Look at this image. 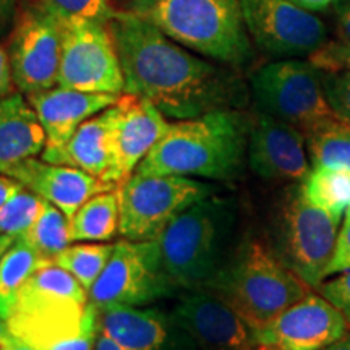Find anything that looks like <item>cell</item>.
<instances>
[{"label":"cell","instance_id":"d6a6232c","mask_svg":"<svg viewBox=\"0 0 350 350\" xmlns=\"http://www.w3.org/2000/svg\"><path fill=\"white\" fill-rule=\"evenodd\" d=\"M308 59L323 70H350V42L342 41V39L326 42Z\"/></svg>","mask_w":350,"mask_h":350},{"label":"cell","instance_id":"d4e9b609","mask_svg":"<svg viewBox=\"0 0 350 350\" xmlns=\"http://www.w3.org/2000/svg\"><path fill=\"white\" fill-rule=\"evenodd\" d=\"M44 262L41 255L26 242L15 239L0 260V317L5 319L15 305L20 288Z\"/></svg>","mask_w":350,"mask_h":350},{"label":"cell","instance_id":"d6986e66","mask_svg":"<svg viewBox=\"0 0 350 350\" xmlns=\"http://www.w3.org/2000/svg\"><path fill=\"white\" fill-rule=\"evenodd\" d=\"M122 94L85 93L54 86L51 90L28 94V100L36 111L39 122L46 131L44 151L60 150L73 133L96 113L106 111L120 99Z\"/></svg>","mask_w":350,"mask_h":350},{"label":"cell","instance_id":"d590c367","mask_svg":"<svg viewBox=\"0 0 350 350\" xmlns=\"http://www.w3.org/2000/svg\"><path fill=\"white\" fill-rule=\"evenodd\" d=\"M334 12L340 39L350 42V0H336Z\"/></svg>","mask_w":350,"mask_h":350},{"label":"cell","instance_id":"2e32d148","mask_svg":"<svg viewBox=\"0 0 350 350\" xmlns=\"http://www.w3.org/2000/svg\"><path fill=\"white\" fill-rule=\"evenodd\" d=\"M175 319L203 350H256L247 321L208 288L190 291L183 297Z\"/></svg>","mask_w":350,"mask_h":350},{"label":"cell","instance_id":"ab89813d","mask_svg":"<svg viewBox=\"0 0 350 350\" xmlns=\"http://www.w3.org/2000/svg\"><path fill=\"white\" fill-rule=\"evenodd\" d=\"M10 339H12V332L8 329L5 319L0 317V350L7 347V344L10 342Z\"/></svg>","mask_w":350,"mask_h":350},{"label":"cell","instance_id":"7c38bea8","mask_svg":"<svg viewBox=\"0 0 350 350\" xmlns=\"http://www.w3.org/2000/svg\"><path fill=\"white\" fill-rule=\"evenodd\" d=\"M247 31L274 59H304L327 42L325 21L291 0H240Z\"/></svg>","mask_w":350,"mask_h":350},{"label":"cell","instance_id":"4fadbf2b","mask_svg":"<svg viewBox=\"0 0 350 350\" xmlns=\"http://www.w3.org/2000/svg\"><path fill=\"white\" fill-rule=\"evenodd\" d=\"M8 57L13 81L21 93L28 96L57 86L62 59V23L41 3L29 7L12 34Z\"/></svg>","mask_w":350,"mask_h":350},{"label":"cell","instance_id":"b9f144b4","mask_svg":"<svg viewBox=\"0 0 350 350\" xmlns=\"http://www.w3.org/2000/svg\"><path fill=\"white\" fill-rule=\"evenodd\" d=\"M3 350H36V349L31 347V345L26 344L25 340H21L20 338H16V336L12 334L10 342L7 344V347Z\"/></svg>","mask_w":350,"mask_h":350},{"label":"cell","instance_id":"603a6c76","mask_svg":"<svg viewBox=\"0 0 350 350\" xmlns=\"http://www.w3.org/2000/svg\"><path fill=\"white\" fill-rule=\"evenodd\" d=\"M119 188L103 191L86 201L70 219L72 242H109L119 234Z\"/></svg>","mask_w":350,"mask_h":350},{"label":"cell","instance_id":"4dcf8cb0","mask_svg":"<svg viewBox=\"0 0 350 350\" xmlns=\"http://www.w3.org/2000/svg\"><path fill=\"white\" fill-rule=\"evenodd\" d=\"M323 90L336 119L350 126V70H323Z\"/></svg>","mask_w":350,"mask_h":350},{"label":"cell","instance_id":"f35d334b","mask_svg":"<svg viewBox=\"0 0 350 350\" xmlns=\"http://www.w3.org/2000/svg\"><path fill=\"white\" fill-rule=\"evenodd\" d=\"M94 350H125L124 347H120L119 344L116 342V340H112L109 336L103 334V332H99L98 336V340H96V349Z\"/></svg>","mask_w":350,"mask_h":350},{"label":"cell","instance_id":"3957f363","mask_svg":"<svg viewBox=\"0 0 350 350\" xmlns=\"http://www.w3.org/2000/svg\"><path fill=\"white\" fill-rule=\"evenodd\" d=\"M248 133L250 125L245 117L230 109L169 122L135 174L232 180L242 170Z\"/></svg>","mask_w":350,"mask_h":350},{"label":"cell","instance_id":"4316f807","mask_svg":"<svg viewBox=\"0 0 350 350\" xmlns=\"http://www.w3.org/2000/svg\"><path fill=\"white\" fill-rule=\"evenodd\" d=\"M113 247L116 243L107 242H81L68 245L52 262L68 271L81 284L83 288L90 292L99 275L103 274L107 261L111 260Z\"/></svg>","mask_w":350,"mask_h":350},{"label":"cell","instance_id":"5b68a950","mask_svg":"<svg viewBox=\"0 0 350 350\" xmlns=\"http://www.w3.org/2000/svg\"><path fill=\"white\" fill-rule=\"evenodd\" d=\"M208 291L256 329L308 295L312 287L266 245L247 240L229 255Z\"/></svg>","mask_w":350,"mask_h":350},{"label":"cell","instance_id":"f6af8a7d","mask_svg":"<svg viewBox=\"0 0 350 350\" xmlns=\"http://www.w3.org/2000/svg\"><path fill=\"white\" fill-rule=\"evenodd\" d=\"M0 2H2V0H0Z\"/></svg>","mask_w":350,"mask_h":350},{"label":"cell","instance_id":"277c9868","mask_svg":"<svg viewBox=\"0 0 350 350\" xmlns=\"http://www.w3.org/2000/svg\"><path fill=\"white\" fill-rule=\"evenodd\" d=\"M129 12L211 60L242 65L253 55L240 0H131Z\"/></svg>","mask_w":350,"mask_h":350},{"label":"cell","instance_id":"30bf717a","mask_svg":"<svg viewBox=\"0 0 350 350\" xmlns=\"http://www.w3.org/2000/svg\"><path fill=\"white\" fill-rule=\"evenodd\" d=\"M57 86L85 93H124V70L107 25L81 16L64 21Z\"/></svg>","mask_w":350,"mask_h":350},{"label":"cell","instance_id":"74e56055","mask_svg":"<svg viewBox=\"0 0 350 350\" xmlns=\"http://www.w3.org/2000/svg\"><path fill=\"white\" fill-rule=\"evenodd\" d=\"M291 2L301 8H305V10L308 12H321L329 5H332L336 0H291Z\"/></svg>","mask_w":350,"mask_h":350},{"label":"cell","instance_id":"f1b7e54d","mask_svg":"<svg viewBox=\"0 0 350 350\" xmlns=\"http://www.w3.org/2000/svg\"><path fill=\"white\" fill-rule=\"evenodd\" d=\"M44 204L46 200H42L29 188L21 187L0 208V234L10 235L13 239L23 237L42 213Z\"/></svg>","mask_w":350,"mask_h":350},{"label":"cell","instance_id":"484cf974","mask_svg":"<svg viewBox=\"0 0 350 350\" xmlns=\"http://www.w3.org/2000/svg\"><path fill=\"white\" fill-rule=\"evenodd\" d=\"M312 167L350 170V126L338 119L318 126L306 137Z\"/></svg>","mask_w":350,"mask_h":350},{"label":"cell","instance_id":"5bb4252c","mask_svg":"<svg viewBox=\"0 0 350 350\" xmlns=\"http://www.w3.org/2000/svg\"><path fill=\"white\" fill-rule=\"evenodd\" d=\"M342 313L310 292L269 323L253 329L256 350H319L347 334Z\"/></svg>","mask_w":350,"mask_h":350},{"label":"cell","instance_id":"9c48e42d","mask_svg":"<svg viewBox=\"0 0 350 350\" xmlns=\"http://www.w3.org/2000/svg\"><path fill=\"white\" fill-rule=\"evenodd\" d=\"M157 240H120L103 274L88 292L98 310L116 305L142 306L169 295L174 288Z\"/></svg>","mask_w":350,"mask_h":350},{"label":"cell","instance_id":"7bdbcfd3","mask_svg":"<svg viewBox=\"0 0 350 350\" xmlns=\"http://www.w3.org/2000/svg\"><path fill=\"white\" fill-rule=\"evenodd\" d=\"M13 237H10V235H3L0 234V260H2V256L5 255V252L10 248V245L13 243Z\"/></svg>","mask_w":350,"mask_h":350},{"label":"cell","instance_id":"f546056e","mask_svg":"<svg viewBox=\"0 0 350 350\" xmlns=\"http://www.w3.org/2000/svg\"><path fill=\"white\" fill-rule=\"evenodd\" d=\"M39 3L60 23L73 16H81L107 25L117 15L109 0H41Z\"/></svg>","mask_w":350,"mask_h":350},{"label":"cell","instance_id":"83f0119b","mask_svg":"<svg viewBox=\"0 0 350 350\" xmlns=\"http://www.w3.org/2000/svg\"><path fill=\"white\" fill-rule=\"evenodd\" d=\"M21 239L31 245L42 260L54 261V258L72 243L70 219L59 208L46 201L36 222Z\"/></svg>","mask_w":350,"mask_h":350},{"label":"cell","instance_id":"e575fe53","mask_svg":"<svg viewBox=\"0 0 350 350\" xmlns=\"http://www.w3.org/2000/svg\"><path fill=\"white\" fill-rule=\"evenodd\" d=\"M13 90H15V81H13L10 57L0 46V98L13 94Z\"/></svg>","mask_w":350,"mask_h":350},{"label":"cell","instance_id":"ba28073f","mask_svg":"<svg viewBox=\"0 0 350 350\" xmlns=\"http://www.w3.org/2000/svg\"><path fill=\"white\" fill-rule=\"evenodd\" d=\"M211 191L190 177L133 174L119 188V235L135 242L157 240L178 213Z\"/></svg>","mask_w":350,"mask_h":350},{"label":"cell","instance_id":"ac0fdd59","mask_svg":"<svg viewBox=\"0 0 350 350\" xmlns=\"http://www.w3.org/2000/svg\"><path fill=\"white\" fill-rule=\"evenodd\" d=\"M5 175L18 180L47 203L54 204L68 219L75 216L78 209L94 195L119 188L85 170L64 164H52L34 157L13 165Z\"/></svg>","mask_w":350,"mask_h":350},{"label":"cell","instance_id":"8992f818","mask_svg":"<svg viewBox=\"0 0 350 350\" xmlns=\"http://www.w3.org/2000/svg\"><path fill=\"white\" fill-rule=\"evenodd\" d=\"M235 208L216 196L196 201L178 213L157 239L170 281L187 291L208 288L227 258Z\"/></svg>","mask_w":350,"mask_h":350},{"label":"cell","instance_id":"cb8c5ba5","mask_svg":"<svg viewBox=\"0 0 350 350\" xmlns=\"http://www.w3.org/2000/svg\"><path fill=\"white\" fill-rule=\"evenodd\" d=\"M300 193L317 208L344 217L350 209V170L312 167L300 183Z\"/></svg>","mask_w":350,"mask_h":350},{"label":"cell","instance_id":"1f68e13d","mask_svg":"<svg viewBox=\"0 0 350 350\" xmlns=\"http://www.w3.org/2000/svg\"><path fill=\"white\" fill-rule=\"evenodd\" d=\"M318 291L342 313L350 326V269L334 274V278H331L329 281H323Z\"/></svg>","mask_w":350,"mask_h":350},{"label":"cell","instance_id":"8d00e7d4","mask_svg":"<svg viewBox=\"0 0 350 350\" xmlns=\"http://www.w3.org/2000/svg\"><path fill=\"white\" fill-rule=\"evenodd\" d=\"M21 187L23 185H21L18 180H15V178L8 177L5 174L0 175V208H2Z\"/></svg>","mask_w":350,"mask_h":350},{"label":"cell","instance_id":"60d3db41","mask_svg":"<svg viewBox=\"0 0 350 350\" xmlns=\"http://www.w3.org/2000/svg\"><path fill=\"white\" fill-rule=\"evenodd\" d=\"M319 350H350V334L342 336V338L336 340V342L326 345V347Z\"/></svg>","mask_w":350,"mask_h":350},{"label":"cell","instance_id":"7a4b0ae2","mask_svg":"<svg viewBox=\"0 0 350 350\" xmlns=\"http://www.w3.org/2000/svg\"><path fill=\"white\" fill-rule=\"evenodd\" d=\"M5 323L36 350H94L99 336V310L81 284L52 261L21 286Z\"/></svg>","mask_w":350,"mask_h":350},{"label":"cell","instance_id":"ffe728a7","mask_svg":"<svg viewBox=\"0 0 350 350\" xmlns=\"http://www.w3.org/2000/svg\"><path fill=\"white\" fill-rule=\"evenodd\" d=\"M116 117L117 107L113 104L106 111L83 122L80 129L60 150L42 151L41 159L52 164H64L85 170L100 180L116 185L112 180Z\"/></svg>","mask_w":350,"mask_h":350},{"label":"cell","instance_id":"52a82bcc","mask_svg":"<svg viewBox=\"0 0 350 350\" xmlns=\"http://www.w3.org/2000/svg\"><path fill=\"white\" fill-rule=\"evenodd\" d=\"M252 91L260 112L294 125L305 137L336 119L323 90V70L310 59L266 64L252 77Z\"/></svg>","mask_w":350,"mask_h":350},{"label":"cell","instance_id":"ee69618b","mask_svg":"<svg viewBox=\"0 0 350 350\" xmlns=\"http://www.w3.org/2000/svg\"><path fill=\"white\" fill-rule=\"evenodd\" d=\"M2 2H8V0H2Z\"/></svg>","mask_w":350,"mask_h":350},{"label":"cell","instance_id":"6da1fadb","mask_svg":"<svg viewBox=\"0 0 350 350\" xmlns=\"http://www.w3.org/2000/svg\"><path fill=\"white\" fill-rule=\"evenodd\" d=\"M107 28L124 70V93L150 100L169 119L227 109L237 96L227 70L191 54L135 13L117 12Z\"/></svg>","mask_w":350,"mask_h":350},{"label":"cell","instance_id":"9a60e30c","mask_svg":"<svg viewBox=\"0 0 350 350\" xmlns=\"http://www.w3.org/2000/svg\"><path fill=\"white\" fill-rule=\"evenodd\" d=\"M248 165L265 180H304L312 169L306 137L294 125L260 112L250 126Z\"/></svg>","mask_w":350,"mask_h":350},{"label":"cell","instance_id":"8fae6325","mask_svg":"<svg viewBox=\"0 0 350 350\" xmlns=\"http://www.w3.org/2000/svg\"><path fill=\"white\" fill-rule=\"evenodd\" d=\"M342 219L317 208L297 188L282 219L279 258L312 288L326 279Z\"/></svg>","mask_w":350,"mask_h":350},{"label":"cell","instance_id":"44dd1931","mask_svg":"<svg viewBox=\"0 0 350 350\" xmlns=\"http://www.w3.org/2000/svg\"><path fill=\"white\" fill-rule=\"evenodd\" d=\"M44 148L46 131L29 100L16 93L0 98V172L42 154Z\"/></svg>","mask_w":350,"mask_h":350},{"label":"cell","instance_id":"7402d4cb","mask_svg":"<svg viewBox=\"0 0 350 350\" xmlns=\"http://www.w3.org/2000/svg\"><path fill=\"white\" fill-rule=\"evenodd\" d=\"M99 332L125 350H159L167 338V327L159 313L130 305L99 310Z\"/></svg>","mask_w":350,"mask_h":350},{"label":"cell","instance_id":"e0dca14e","mask_svg":"<svg viewBox=\"0 0 350 350\" xmlns=\"http://www.w3.org/2000/svg\"><path fill=\"white\" fill-rule=\"evenodd\" d=\"M116 107L112 180L120 188L165 133L169 122L150 100L135 94H122Z\"/></svg>","mask_w":350,"mask_h":350},{"label":"cell","instance_id":"836d02e7","mask_svg":"<svg viewBox=\"0 0 350 350\" xmlns=\"http://www.w3.org/2000/svg\"><path fill=\"white\" fill-rule=\"evenodd\" d=\"M347 269H350V209H347L342 224H340L338 247H336V253L332 256L329 268L326 271V278H331V275Z\"/></svg>","mask_w":350,"mask_h":350}]
</instances>
